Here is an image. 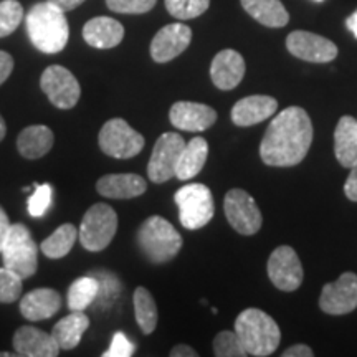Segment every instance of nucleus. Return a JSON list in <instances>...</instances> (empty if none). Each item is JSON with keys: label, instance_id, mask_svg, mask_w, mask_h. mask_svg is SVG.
<instances>
[{"label": "nucleus", "instance_id": "nucleus-24", "mask_svg": "<svg viewBox=\"0 0 357 357\" xmlns=\"http://www.w3.org/2000/svg\"><path fill=\"white\" fill-rule=\"evenodd\" d=\"M55 136L45 124L25 128L17 137V149L25 159H40L53 147Z\"/></svg>", "mask_w": 357, "mask_h": 357}, {"label": "nucleus", "instance_id": "nucleus-6", "mask_svg": "<svg viewBox=\"0 0 357 357\" xmlns=\"http://www.w3.org/2000/svg\"><path fill=\"white\" fill-rule=\"evenodd\" d=\"M178 208V220L187 230H199L207 225L215 213L212 190L204 184H187L174 195Z\"/></svg>", "mask_w": 357, "mask_h": 357}, {"label": "nucleus", "instance_id": "nucleus-20", "mask_svg": "<svg viewBox=\"0 0 357 357\" xmlns=\"http://www.w3.org/2000/svg\"><path fill=\"white\" fill-rule=\"evenodd\" d=\"M146 189V181L137 174H108L98 178L96 182V190L102 197L116 200L139 197Z\"/></svg>", "mask_w": 357, "mask_h": 357}, {"label": "nucleus", "instance_id": "nucleus-37", "mask_svg": "<svg viewBox=\"0 0 357 357\" xmlns=\"http://www.w3.org/2000/svg\"><path fill=\"white\" fill-rule=\"evenodd\" d=\"M134 354V344L124 333H116L111 341L109 349L102 352V357H131Z\"/></svg>", "mask_w": 357, "mask_h": 357}, {"label": "nucleus", "instance_id": "nucleus-47", "mask_svg": "<svg viewBox=\"0 0 357 357\" xmlns=\"http://www.w3.org/2000/svg\"><path fill=\"white\" fill-rule=\"evenodd\" d=\"M316 2H323V0H316Z\"/></svg>", "mask_w": 357, "mask_h": 357}, {"label": "nucleus", "instance_id": "nucleus-42", "mask_svg": "<svg viewBox=\"0 0 357 357\" xmlns=\"http://www.w3.org/2000/svg\"><path fill=\"white\" fill-rule=\"evenodd\" d=\"M169 354H171L172 357H197V351L190 346L178 344V346H174Z\"/></svg>", "mask_w": 357, "mask_h": 357}, {"label": "nucleus", "instance_id": "nucleus-7", "mask_svg": "<svg viewBox=\"0 0 357 357\" xmlns=\"http://www.w3.org/2000/svg\"><path fill=\"white\" fill-rule=\"evenodd\" d=\"M118 231V213L106 204H95L84 213L78 238L89 252H101L113 242Z\"/></svg>", "mask_w": 357, "mask_h": 357}, {"label": "nucleus", "instance_id": "nucleus-2", "mask_svg": "<svg viewBox=\"0 0 357 357\" xmlns=\"http://www.w3.org/2000/svg\"><path fill=\"white\" fill-rule=\"evenodd\" d=\"M26 33L35 48L43 53H58L68 43L70 26L65 12L52 2H40L25 17Z\"/></svg>", "mask_w": 357, "mask_h": 357}, {"label": "nucleus", "instance_id": "nucleus-43", "mask_svg": "<svg viewBox=\"0 0 357 357\" xmlns=\"http://www.w3.org/2000/svg\"><path fill=\"white\" fill-rule=\"evenodd\" d=\"M48 2H52L53 6L61 8L63 12H70L73 10V8H77L78 6H82L84 0H48Z\"/></svg>", "mask_w": 357, "mask_h": 357}, {"label": "nucleus", "instance_id": "nucleus-4", "mask_svg": "<svg viewBox=\"0 0 357 357\" xmlns=\"http://www.w3.org/2000/svg\"><path fill=\"white\" fill-rule=\"evenodd\" d=\"M137 245L147 260L155 265L171 261L182 248V236L164 217L153 215L137 230Z\"/></svg>", "mask_w": 357, "mask_h": 357}, {"label": "nucleus", "instance_id": "nucleus-5", "mask_svg": "<svg viewBox=\"0 0 357 357\" xmlns=\"http://www.w3.org/2000/svg\"><path fill=\"white\" fill-rule=\"evenodd\" d=\"M0 255L3 266L19 275L22 280L33 276L38 268V247L30 230L22 223L10 225Z\"/></svg>", "mask_w": 357, "mask_h": 357}, {"label": "nucleus", "instance_id": "nucleus-10", "mask_svg": "<svg viewBox=\"0 0 357 357\" xmlns=\"http://www.w3.org/2000/svg\"><path fill=\"white\" fill-rule=\"evenodd\" d=\"M185 141L177 132H164L155 141L149 164H147V176L154 184H162L169 178L176 177V169Z\"/></svg>", "mask_w": 357, "mask_h": 357}, {"label": "nucleus", "instance_id": "nucleus-13", "mask_svg": "<svg viewBox=\"0 0 357 357\" xmlns=\"http://www.w3.org/2000/svg\"><path fill=\"white\" fill-rule=\"evenodd\" d=\"M319 307L326 314H349L357 307V275L346 271L334 283L324 284Z\"/></svg>", "mask_w": 357, "mask_h": 357}, {"label": "nucleus", "instance_id": "nucleus-44", "mask_svg": "<svg viewBox=\"0 0 357 357\" xmlns=\"http://www.w3.org/2000/svg\"><path fill=\"white\" fill-rule=\"evenodd\" d=\"M346 26L351 30L352 33H354V37L357 38V10L352 13L349 19L346 20Z\"/></svg>", "mask_w": 357, "mask_h": 357}, {"label": "nucleus", "instance_id": "nucleus-39", "mask_svg": "<svg viewBox=\"0 0 357 357\" xmlns=\"http://www.w3.org/2000/svg\"><path fill=\"white\" fill-rule=\"evenodd\" d=\"M13 70V58L7 52L0 50V84L7 82Z\"/></svg>", "mask_w": 357, "mask_h": 357}, {"label": "nucleus", "instance_id": "nucleus-34", "mask_svg": "<svg viewBox=\"0 0 357 357\" xmlns=\"http://www.w3.org/2000/svg\"><path fill=\"white\" fill-rule=\"evenodd\" d=\"M24 280L12 270L0 268V303H13L20 298Z\"/></svg>", "mask_w": 357, "mask_h": 357}, {"label": "nucleus", "instance_id": "nucleus-41", "mask_svg": "<svg viewBox=\"0 0 357 357\" xmlns=\"http://www.w3.org/2000/svg\"><path fill=\"white\" fill-rule=\"evenodd\" d=\"M10 225H12V223H10V220H8L6 211L0 207V252H2L3 242H6L8 230H10Z\"/></svg>", "mask_w": 357, "mask_h": 357}, {"label": "nucleus", "instance_id": "nucleus-27", "mask_svg": "<svg viewBox=\"0 0 357 357\" xmlns=\"http://www.w3.org/2000/svg\"><path fill=\"white\" fill-rule=\"evenodd\" d=\"M208 158V144L204 137H194L185 142L178 164L176 169V178L178 181H189L202 171Z\"/></svg>", "mask_w": 357, "mask_h": 357}, {"label": "nucleus", "instance_id": "nucleus-32", "mask_svg": "<svg viewBox=\"0 0 357 357\" xmlns=\"http://www.w3.org/2000/svg\"><path fill=\"white\" fill-rule=\"evenodd\" d=\"M211 0H166V8L178 20H190L207 12Z\"/></svg>", "mask_w": 357, "mask_h": 357}, {"label": "nucleus", "instance_id": "nucleus-36", "mask_svg": "<svg viewBox=\"0 0 357 357\" xmlns=\"http://www.w3.org/2000/svg\"><path fill=\"white\" fill-rule=\"evenodd\" d=\"M158 0H106L109 10L118 13H146L153 10Z\"/></svg>", "mask_w": 357, "mask_h": 357}, {"label": "nucleus", "instance_id": "nucleus-21", "mask_svg": "<svg viewBox=\"0 0 357 357\" xmlns=\"http://www.w3.org/2000/svg\"><path fill=\"white\" fill-rule=\"evenodd\" d=\"M61 307L60 293L52 288H37L20 301V312L29 321H43L55 316Z\"/></svg>", "mask_w": 357, "mask_h": 357}, {"label": "nucleus", "instance_id": "nucleus-28", "mask_svg": "<svg viewBox=\"0 0 357 357\" xmlns=\"http://www.w3.org/2000/svg\"><path fill=\"white\" fill-rule=\"evenodd\" d=\"M78 238V230L73 223H63L53 234L45 238L40 243V250L45 257L52 258V260H58V258H63L68 255L73 248V245L77 243Z\"/></svg>", "mask_w": 357, "mask_h": 357}, {"label": "nucleus", "instance_id": "nucleus-3", "mask_svg": "<svg viewBox=\"0 0 357 357\" xmlns=\"http://www.w3.org/2000/svg\"><path fill=\"white\" fill-rule=\"evenodd\" d=\"M235 333L247 356H271L281 341L276 321L258 307H248L236 316Z\"/></svg>", "mask_w": 357, "mask_h": 357}, {"label": "nucleus", "instance_id": "nucleus-35", "mask_svg": "<svg viewBox=\"0 0 357 357\" xmlns=\"http://www.w3.org/2000/svg\"><path fill=\"white\" fill-rule=\"evenodd\" d=\"M53 199V187L50 184H35V192L29 197V213L35 218L43 217L48 212Z\"/></svg>", "mask_w": 357, "mask_h": 357}, {"label": "nucleus", "instance_id": "nucleus-46", "mask_svg": "<svg viewBox=\"0 0 357 357\" xmlns=\"http://www.w3.org/2000/svg\"><path fill=\"white\" fill-rule=\"evenodd\" d=\"M17 354H12V352H0V357H13Z\"/></svg>", "mask_w": 357, "mask_h": 357}, {"label": "nucleus", "instance_id": "nucleus-19", "mask_svg": "<svg viewBox=\"0 0 357 357\" xmlns=\"http://www.w3.org/2000/svg\"><path fill=\"white\" fill-rule=\"evenodd\" d=\"M276 109H278V101L275 98L266 95L247 96L236 101L231 108V121L242 128L255 126L273 116Z\"/></svg>", "mask_w": 357, "mask_h": 357}, {"label": "nucleus", "instance_id": "nucleus-14", "mask_svg": "<svg viewBox=\"0 0 357 357\" xmlns=\"http://www.w3.org/2000/svg\"><path fill=\"white\" fill-rule=\"evenodd\" d=\"M287 48L293 56L311 63H329L337 56V47L318 33L296 30L287 38Z\"/></svg>", "mask_w": 357, "mask_h": 357}, {"label": "nucleus", "instance_id": "nucleus-17", "mask_svg": "<svg viewBox=\"0 0 357 357\" xmlns=\"http://www.w3.org/2000/svg\"><path fill=\"white\" fill-rule=\"evenodd\" d=\"M13 349L17 351V356L24 357H56L61 351L52 334L33 326H22L17 329L13 334Z\"/></svg>", "mask_w": 357, "mask_h": 357}, {"label": "nucleus", "instance_id": "nucleus-12", "mask_svg": "<svg viewBox=\"0 0 357 357\" xmlns=\"http://www.w3.org/2000/svg\"><path fill=\"white\" fill-rule=\"evenodd\" d=\"M268 276L271 283L281 291L291 293L301 287L305 271L294 248L281 245L273 250V253L268 258Z\"/></svg>", "mask_w": 357, "mask_h": 357}, {"label": "nucleus", "instance_id": "nucleus-9", "mask_svg": "<svg viewBox=\"0 0 357 357\" xmlns=\"http://www.w3.org/2000/svg\"><path fill=\"white\" fill-rule=\"evenodd\" d=\"M227 220L240 235H255L261 229L263 217L255 199L243 189H231L223 199Z\"/></svg>", "mask_w": 357, "mask_h": 357}, {"label": "nucleus", "instance_id": "nucleus-29", "mask_svg": "<svg viewBox=\"0 0 357 357\" xmlns=\"http://www.w3.org/2000/svg\"><path fill=\"white\" fill-rule=\"evenodd\" d=\"M100 294V281L96 276H82L75 280L68 289V307L70 311H84L88 306L98 300Z\"/></svg>", "mask_w": 357, "mask_h": 357}, {"label": "nucleus", "instance_id": "nucleus-30", "mask_svg": "<svg viewBox=\"0 0 357 357\" xmlns=\"http://www.w3.org/2000/svg\"><path fill=\"white\" fill-rule=\"evenodd\" d=\"M134 316H136L137 324L144 334L154 333L158 326V305H155L153 294L144 287H137L134 291Z\"/></svg>", "mask_w": 357, "mask_h": 357}, {"label": "nucleus", "instance_id": "nucleus-16", "mask_svg": "<svg viewBox=\"0 0 357 357\" xmlns=\"http://www.w3.org/2000/svg\"><path fill=\"white\" fill-rule=\"evenodd\" d=\"M169 119L172 126L182 131L200 132L215 124L217 111L202 102L177 101L169 111Z\"/></svg>", "mask_w": 357, "mask_h": 357}, {"label": "nucleus", "instance_id": "nucleus-26", "mask_svg": "<svg viewBox=\"0 0 357 357\" xmlns=\"http://www.w3.org/2000/svg\"><path fill=\"white\" fill-rule=\"evenodd\" d=\"M240 2L250 17L270 29H281L289 22V13L280 0H240Z\"/></svg>", "mask_w": 357, "mask_h": 357}, {"label": "nucleus", "instance_id": "nucleus-33", "mask_svg": "<svg viewBox=\"0 0 357 357\" xmlns=\"http://www.w3.org/2000/svg\"><path fill=\"white\" fill-rule=\"evenodd\" d=\"M213 354L217 357H245L247 352L243 351L235 331H222L213 339Z\"/></svg>", "mask_w": 357, "mask_h": 357}, {"label": "nucleus", "instance_id": "nucleus-45", "mask_svg": "<svg viewBox=\"0 0 357 357\" xmlns=\"http://www.w3.org/2000/svg\"><path fill=\"white\" fill-rule=\"evenodd\" d=\"M6 132H7V126H6V121H3V118L0 116V141L6 137Z\"/></svg>", "mask_w": 357, "mask_h": 357}, {"label": "nucleus", "instance_id": "nucleus-40", "mask_svg": "<svg viewBox=\"0 0 357 357\" xmlns=\"http://www.w3.org/2000/svg\"><path fill=\"white\" fill-rule=\"evenodd\" d=\"M283 357H312L314 356V352L310 346L306 344H294L291 347H288L287 351L281 354Z\"/></svg>", "mask_w": 357, "mask_h": 357}, {"label": "nucleus", "instance_id": "nucleus-31", "mask_svg": "<svg viewBox=\"0 0 357 357\" xmlns=\"http://www.w3.org/2000/svg\"><path fill=\"white\" fill-rule=\"evenodd\" d=\"M24 20V7L17 0L0 2V38L7 37L19 29Z\"/></svg>", "mask_w": 357, "mask_h": 357}, {"label": "nucleus", "instance_id": "nucleus-15", "mask_svg": "<svg viewBox=\"0 0 357 357\" xmlns=\"http://www.w3.org/2000/svg\"><path fill=\"white\" fill-rule=\"evenodd\" d=\"M190 40V26L185 24H169L154 35L151 42V56L158 63H167L187 50Z\"/></svg>", "mask_w": 357, "mask_h": 357}, {"label": "nucleus", "instance_id": "nucleus-22", "mask_svg": "<svg viewBox=\"0 0 357 357\" xmlns=\"http://www.w3.org/2000/svg\"><path fill=\"white\" fill-rule=\"evenodd\" d=\"M83 38L89 47L108 50L123 42L124 26L111 17H95L83 26Z\"/></svg>", "mask_w": 357, "mask_h": 357}, {"label": "nucleus", "instance_id": "nucleus-11", "mask_svg": "<svg viewBox=\"0 0 357 357\" xmlns=\"http://www.w3.org/2000/svg\"><path fill=\"white\" fill-rule=\"evenodd\" d=\"M40 88L52 101V105L60 109H71L82 96L78 79L70 70L60 65H52L43 71Z\"/></svg>", "mask_w": 357, "mask_h": 357}, {"label": "nucleus", "instance_id": "nucleus-1", "mask_svg": "<svg viewBox=\"0 0 357 357\" xmlns=\"http://www.w3.org/2000/svg\"><path fill=\"white\" fill-rule=\"evenodd\" d=\"M312 142L310 114L300 106H289L273 118L260 144V158L266 166L291 167L306 158Z\"/></svg>", "mask_w": 357, "mask_h": 357}, {"label": "nucleus", "instance_id": "nucleus-18", "mask_svg": "<svg viewBox=\"0 0 357 357\" xmlns=\"http://www.w3.org/2000/svg\"><path fill=\"white\" fill-rule=\"evenodd\" d=\"M245 60L238 52L227 50L218 52L211 65V78L218 89L229 91L242 83L245 77Z\"/></svg>", "mask_w": 357, "mask_h": 357}, {"label": "nucleus", "instance_id": "nucleus-23", "mask_svg": "<svg viewBox=\"0 0 357 357\" xmlns=\"http://www.w3.org/2000/svg\"><path fill=\"white\" fill-rule=\"evenodd\" d=\"M334 154L337 162L351 167L357 159V119L342 116L334 129Z\"/></svg>", "mask_w": 357, "mask_h": 357}, {"label": "nucleus", "instance_id": "nucleus-38", "mask_svg": "<svg viewBox=\"0 0 357 357\" xmlns=\"http://www.w3.org/2000/svg\"><path fill=\"white\" fill-rule=\"evenodd\" d=\"M344 194L347 199L352 200V202H357V159L351 166V172L349 176H347V181L344 184Z\"/></svg>", "mask_w": 357, "mask_h": 357}, {"label": "nucleus", "instance_id": "nucleus-25", "mask_svg": "<svg viewBox=\"0 0 357 357\" xmlns=\"http://www.w3.org/2000/svg\"><path fill=\"white\" fill-rule=\"evenodd\" d=\"M89 326V318L83 311H71L68 316L60 319L53 328L52 336L55 337L58 347L61 351L75 349L79 342L84 331Z\"/></svg>", "mask_w": 357, "mask_h": 357}, {"label": "nucleus", "instance_id": "nucleus-8", "mask_svg": "<svg viewBox=\"0 0 357 357\" xmlns=\"http://www.w3.org/2000/svg\"><path fill=\"white\" fill-rule=\"evenodd\" d=\"M101 151L114 159H131L142 151L146 139L121 118L109 119L98 136Z\"/></svg>", "mask_w": 357, "mask_h": 357}]
</instances>
